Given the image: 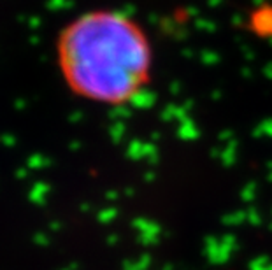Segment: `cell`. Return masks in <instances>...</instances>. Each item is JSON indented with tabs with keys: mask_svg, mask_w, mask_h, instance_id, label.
Masks as SVG:
<instances>
[{
	"mask_svg": "<svg viewBox=\"0 0 272 270\" xmlns=\"http://www.w3.org/2000/svg\"><path fill=\"white\" fill-rule=\"evenodd\" d=\"M55 57L74 97L105 107L135 102L151 85L155 67L146 29L133 16L111 7L70 18L57 35Z\"/></svg>",
	"mask_w": 272,
	"mask_h": 270,
	"instance_id": "cell-1",
	"label": "cell"
}]
</instances>
